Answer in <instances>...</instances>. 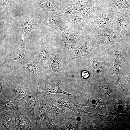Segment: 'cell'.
<instances>
[{"instance_id":"obj_1","label":"cell","mask_w":130,"mask_h":130,"mask_svg":"<svg viewBox=\"0 0 130 130\" xmlns=\"http://www.w3.org/2000/svg\"><path fill=\"white\" fill-rule=\"evenodd\" d=\"M60 29L65 47L70 50L79 47L88 38V33L83 31L73 30L64 26Z\"/></svg>"},{"instance_id":"obj_2","label":"cell","mask_w":130,"mask_h":130,"mask_svg":"<svg viewBox=\"0 0 130 130\" xmlns=\"http://www.w3.org/2000/svg\"><path fill=\"white\" fill-rule=\"evenodd\" d=\"M61 16L63 20V26L73 30L83 31L88 34L93 22L92 18L85 17L77 10L72 15L64 14Z\"/></svg>"},{"instance_id":"obj_3","label":"cell","mask_w":130,"mask_h":130,"mask_svg":"<svg viewBox=\"0 0 130 130\" xmlns=\"http://www.w3.org/2000/svg\"><path fill=\"white\" fill-rule=\"evenodd\" d=\"M117 13V10L114 13H110L107 7H104L100 5L92 18L93 21L88 35L92 38L98 30L111 24L116 16Z\"/></svg>"},{"instance_id":"obj_4","label":"cell","mask_w":130,"mask_h":130,"mask_svg":"<svg viewBox=\"0 0 130 130\" xmlns=\"http://www.w3.org/2000/svg\"><path fill=\"white\" fill-rule=\"evenodd\" d=\"M71 97L65 95H55L51 99L53 103L62 106L74 112L78 117L82 116L93 117V114L88 112L82 108L83 104H79L77 101H74Z\"/></svg>"},{"instance_id":"obj_5","label":"cell","mask_w":130,"mask_h":130,"mask_svg":"<svg viewBox=\"0 0 130 130\" xmlns=\"http://www.w3.org/2000/svg\"><path fill=\"white\" fill-rule=\"evenodd\" d=\"M93 37L97 48L102 45L107 46L113 42L122 41L114 32L111 24L99 29L95 32Z\"/></svg>"},{"instance_id":"obj_6","label":"cell","mask_w":130,"mask_h":130,"mask_svg":"<svg viewBox=\"0 0 130 130\" xmlns=\"http://www.w3.org/2000/svg\"><path fill=\"white\" fill-rule=\"evenodd\" d=\"M117 11L116 16L111 24L114 32L120 36L122 41L129 36V21L122 9Z\"/></svg>"},{"instance_id":"obj_7","label":"cell","mask_w":130,"mask_h":130,"mask_svg":"<svg viewBox=\"0 0 130 130\" xmlns=\"http://www.w3.org/2000/svg\"><path fill=\"white\" fill-rule=\"evenodd\" d=\"M113 67L109 58L103 61L90 59L89 61L88 69L92 73L103 75L112 73Z\"/></svg>"},{"instance_id":"obj_8","label":"cell","mask_w":130,"mask_h":130,"mask_svg":"<svg viewBox=\"0 0 130 130\" xmlns=\"http://www.w3.org/2000/svg\"><path fill=\"white\" fill-rule=\"evenodd\" d=\"M77 10L85 17L92 18L99 6L98 0H87L75 3Z\"/></svg>"},{"instance_id":"obj_9","label":"cell","mask_w":130,"mask_h":130,"mask_svg":"<svg viewBox=\"0 0 130 130\" xmlns=\"http://www.w3.org/2000/svg\"><path fill=\"white\" fill-rule=\"evenodd\" d=\"M48 96L44 92L39 95V109L36 116L34 117L36 121L35 129L36 130L41 129V125L44 121V117L47 109L49 100Z\"/></svg>"},{"instance_id":"obj_10","label":"cell","mask_w":130,"mask_h":130,"mask_svg":"<svg viewBox=\"0 0 130 130\" xmlns=\"http://www.w3.org/2000/svg\"><path fill=\"white\" fill-rule=\"evenodd\" d=\"M40 21L42 25L47 26H55L60 28L63 26L61 15L57 14L53 11L43 13Z\"/></svg>"},{"instance_id":"obj_11","label":"cell","mask_w":130,"mask_h":130,"mask_svg":"<svg viewBox=\"0 0 130 130\" xmlns=\"http://www.w3.org/2000/svg\"><path fill=\"white\" fill-rule=\"evenodd\" d=\"M0 110V130H15L14 114L9 110Z\"/></svg>"},{"instance_id":"obj_12","label":"cell","mask_w":130,"mask_h":130,"mask_svg":"<svg viewBox=\"0 0 130 130\" xmlns=\"http://www.w3.org/2000/svg\"><path fill=\"white\" fill-rule=\"evenodd\" d=\"M15 127L16 130H33L32 119L29 114L21 113L20 111L15 112Z\"/></svg>"},{"instance_id":"obj_13","label":"cell","mask_w":130,"mask_h":130,"mask_svg":"<svg viewBox=\"0 0 130 130\" xmlns=\"http://www.w3.org/2000/svg\"><path fill=\"white\" fill-rule=\"evenodd\" d=\"M120 42L113 43L107 46L108 48L113 50L115 55V60L122 63L125 61L130 60V53L125 51Z\"/></svg>"},{"instance_id":"obj_14","label":"cell","mask_w":130,"mask_h":130,"mask_svg":"<svg viewBox=\"0 0 130 130\" xmlns=\"http://www.w3.org/2000/svg\"><path fill=\"white\" fill-rule=\"evenodd\" d=\"M69 114V112L62 118L58 125V130H78L79 129L77 119L70 116Z\"/></svg>"},{"instance_id":"obj_15","label":"cell","mask_w":130,"mask_h":130,"mask_svg":"<svg viewBox=\"0 0 130 130\" xmlns=\"http://www.w3.org/2000/svg\"><path fill=\"white\" fill-rule=\"evenodd\" d=\"M91 38V37L88 35L87 39L83 43L82 45L72 52L71 55L72 58L76 59L83 56H89L92 54L93 49L90 45Z\"/></svg>"},{"instance_id":"obj_16","label":"cell","mask_w":130,"mask_h":130,"mask_svg":"<svg viewBox=\"0 0 130 130\" xmlns=\"http://www.w3.org/2000/svg\"><path fill=\"white\" fill-rule=\"evenodd\" d=\"M77 10L75 2L73 0H66L59 7H56L54 12L60 15L62 14L72 15Z\"/></svg>"},{"instance_id":"obj_17","label":"cell","mask_w":130,"mask_h":130,"mask_svg":"<svg viewBox=\"0 0 130 130\" xmlns=\"http://www.w3.org/2000/svg\"><path fill=\"white\" fill-rule=\"evenodd\" d=\"M45 91L44 92L48 95L52 94L61 93L71 97L77 101L79 98V96L72 94L63 90L60 88L58 83L56 82L48 84Z\"/></svg>"},{"instance_id":"obj_18","label":"cell","mask_w":130,"mask_h":130,"mask_svg":"<svg viewBox=\"0 0 130 130\" xmlns=\"http://www.w3.org/2000/svg\"><path fill=\"white\" fill-rule=\"evenodd\" d=\"M33 53V60L37 64H41L48 57V49L46 46L43 44L38 47Z\"/></svg>"},{"instance_id":"obj_19","label":"cell","mask_w":130,"mask_h":130,"mask_svg":"<svg viewBox=\"0 0 130 130\" xmlns=\"http://www.w3.org/2000/svg\"><path fill=\"white\" fill-rule=\"evenodd\" d=\"M40 83L39 82L36 91L34 94L30 98H28L26 101L24 106L25 112L32 116H34V110L38 97L39 87Z\"/></svg>"},{"instance_id":"obj_20","label":"cell","mask_w":130,"mask_h":130,"mask_svg":"<svg viewBox=\"0 0 130 130\" xmlns=\"http://www.w3.org/2000/svg\"><path fill=\"white\" fill-rule=\"evenodd\" d=\"M83 94L86 97L87 101L85 104H83V106L91 107L98 110L105 108L106 104L98 98L86 93H84Z\"/></svg>"},{"instance_id":"obj_21","label":"cell","mask_w":130,"mask_h":130,"mask_svg":"<svg viewBox=\"0 0 130 130\" xmlns=\"http://www.w3.org/2000/svg\"><path fill=\"white\" fill-rule=\"evenodd\" d=\"M104 80L100 86L97 85L93 83L89 79V84L96 86L105 95L106 99H109L113 95L114 92L113 87L110 83L108 79L103 77Z\"/></svg>"},{"instance_id":"obj_22","label":"cell","mask_w":130,"mask_h":130,"mask_svg":"<svg viewBox=\"0 0 130 130\" xmlns=\"http://www.w3.org/2000/svg\"><path fill=\"white\" fill-rule=\"evenodd\" d=\"M20 64L21 67L26 71L34 74L38 75L42 71L41 68L36 65L34 61L30 60L24 59L18 63Z\"/></svg>"},{"instance_id":"obj_23","label":"cell","mask_w":130,"mask_h":130,"mask_svg":"<svg viewBox=\"0 0 130 130\" xmlns=\"http://www.w3.org/2000/svg\"><path fill=\"white\" fill-rule=\"evenodd\" d=\"M109 6L107 8L110 12L124 8L130 10V5L127 0H111Z\"/></svg>"},{"instance_id":"obj_24","label":"cell","mask_w":130,"mask_h":130,"mask_svg":"<svg viewBox=\"0 0 130 130\" xmlns=\"http://www.w3.org/2000/svg\"><path fill=\"white\" fill-rule=\"evenodd\" d=\"M0 109L16 112L20 111V107L18 104L13 99L0 101Z\"/></svg>"},{"instance_id":"obj_25","label":"cell","mask_w":130,"mask_h":130,"mask_svg":"<svg viewBox=\"0 0 130 130\" xmlns=\"http://www.w3.org/2000/svg\"><path fill=\"white\" fill-rule=\"evenodd\" d=\"M47 110L52 117L63 116L69 112H66L64 109L58 108L49 100L48 103Z\"/></svg>"},{"instance_id":"obj_26","label":"cell","mask_w":130,"mask_h":130,"mask_svg":"<svg viewBox=\"0 0 130 130\" xmlns=\"http://www.w3.org/2000/svg\"><path fill=\"white\" fill-rule=\"evenodd\" d=\"M10 88L18 101H25L28 98L27 92L24 89L13 85Z\"/></svg>"},{"instance_id":"obj_27","label":"cell","mask_w":130,"mask_h":130,"mask_svg":"<svg viewBox=\"0 0 130 130\" xmlns=\"http://www.w3.org/2000/svg\"><path fill=\"white\" fill-rule=\"evenodd\" d=\"M121 63L119 61L115 60L112 68L113 76L112 82L116 85L119 86L122 90L124 91V90L121 86L119 81V72Z\"/></svg>"},{"instance_id":"obj_28","label":"cell","mask_w":130,"mask_h":130,"mask_svg":"<svg viewBox=\"0 0 130 130\" xmlns=\"http://www.w3.org/2000/svg\"><path fill=\"white\" fill-rule=\"evenodd\" d=\"M25 48L23 46H21L19 51L14 55L10 57L6 61L3 63L0 64V67H1L5 64L9 63L12 61H17L16 63L20 62L22 60L24 59L26 52Z\"/></svg>"},{"instance_id":"obj_29","label":"cell","mask_w":130,"mask_h":130,"mask_svg":"<svg viewBox=\"0 0 130 130\" xmlns=\"http://www.w3.org/2000/svg\"><path fill=\"white\" fill-rule=\"evenodd\" d=\"M19 22H20L21 25L23 32V37L21 46L22 45L23 42L24 34V32H31V30L34 29V24L32 21L28 19H26L25 20Z\"/></svg>"},{"instance_id":"obj_30","label":"cell","mask_w":130,"mask_h":130,"mask_svg":"<svg viewBox=\"0 0 130 130\" xmlns=\"http://www.w3.org/2000/svg\"><path fill=\"white\" fill-rule=\"evenodd\" d=\"M52 117L51 114L50 116H48V114L46 112L44 117V120L46 123V129L58 130V125L56 124L53 121Z\"/></svg>"},{"instance_id":"obj_31","label":"cell","mask_w":130,"mask_h":130,"mask_svg":"<svg viewBox=\"0 0 130 130\" xmlns=\"http://www.w3.org/2000/svg\"><path fill=\"white\" fill-rule=\"evenodd\" d=\"M39 5L42 13L54 11L56 8L53 6L50 0H47L46 2L41 3Z\"/></svg>"},{"instance_id":"obj_32","label":"cell","mask_w":130,"mask_h":130,"mask_svg":"<svg viewBox=\"0 0 130 130\" xmlns=\"http://www.w3.org/2000/svg\"><path fill=\"white\" fill-rule=\"evenodd\" d=\"M50 64L52 70L55 72H58L59 69V64L56 55L55 53L52 54L51 56Z\"/></svg>"},{"instance_id":"obj_33","label":"cell","mask_w":130,"mask_h":130,"mask_svg":"<svg viewBox=\"0 0 130 130\" xmlns=\"http://www.w3.org/2000/svg\"><path fill=\"white\" fill-rule=\"evenodd\" d=\"M14 2L12 0H0V6H11Z\"/></svg>"},{"instance_id":"obj_34","label":"cell","mask_w":130,"mask_h":130,"mask_svg":"<svg viewBox=\"0 0 130 130\" xmlns=\"http://www.w3.org/2000/svg\"><path fill=\"white\" fill-rule=\"evenodd\" d=\"M81 76L84 79H89L90 73L88 71L84 70L81 72Z\"/></svg>"},{"instance_id":"obj_35","label":"cell","mask_w":130,"mask_h":130,"mask_svg":"<svg viewBox=\"0 0 130 130\" xmlns=\"http://www.w3.org/2000/svg\"><path fill=\"white\" fill-rule=\"evenodd\" d=\"M55 3L57 4L59 6L64 1L66 0H53Z\"/></svg>"},{"instance_id":"obj_36","label":"cell","mask_w":130,"mask_h":130,"mask_svg":"<svg viewBox=\"0 0 130 130\" xmlns=\"http://www.w3.org/2000/svg\"><path fill=\"white\" fill-rule=\"evenodd\" d=\"M75 2H82L85 1L87 0H73Z\"/></svg>"},{"instance_id":"obj_37","label":"cell","mask_w":130,"mask_h":130,"mask_svg":"<svg viewBox=\"0 0 130 130\" xmlns=\"http://www.w3.org/2000/svg\"><path fill=\"white\" fill-rule=\"evenodd\" d=\"M130 1V0H129Z\"/></svg>"}]
</instances>
